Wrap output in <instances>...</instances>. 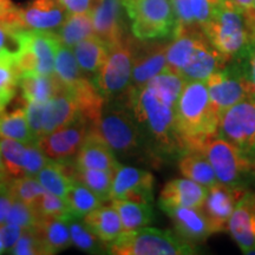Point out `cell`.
Returning <instances> with one entry per match:
<instances>
[{"mask_svg":"<svg viewBox=\"0 0 255 255\" xmlns=\"http://www.w3.org/2000/svg\"><path fill=\"white\" fill-rule=\"evenodd\" d=\"M144 133L155 158L180 156L184 151L175 121V107L165 102L148 85L129 89L120 96Z\"/></svg>","mask_w":255,"mask_h":255,"instance_id":"cell-1","label":"cell"},{"mask_svg":"<svg viewBox=\"0 0 255 255\" xmlns=\"http://www.w3.org/2000/svg\"><path fill=\"white\" fill-rule=\"evenodd\" d=\"M175 121L184 151L200 148L207 138L218 135L220 115L213 107L206 82L186 83L175 107Z\"/></svg>","mask_w":255,"mask_h":255,"instance_id":"cell-2","label":"cell"},{"mask_svg":"<svg viewBox=\"0 0 255 255\" xmlns=\"http://www.w3.org/2000/svg\"><path fill=\"white\" fill-rule=\"evenodd\" d=\"M202 30L228 63L247 58L255 49V18L239 8L232 0H221Z\"/></svg>","mask_w":255,"mask_h":255,"instance_id":"cell-3","label":"cell"},{"mask_svg":"<svg viewBox=\"0 0 255 255\" xmlns=\"http://www.w3.org/2000/svg\"><path fill=\"white\" fill-rule=\"evenodd\" d=\"M91 128L121 158L137 161L155 158L131 111L119 98L107 101L101 119Z\"/></svg>","mask_w":255,"mask_h":255,"instance_id":"cell-4","label":"cell"},{"mask_svg":"<svg viewBox=\"0 0 255 255\" xmlns=\"http://www.w3.org/2000/svg\"><path fill=\"white\" fill-rule=\"evenodd\" d=\"M107 252L114 255H190L196 247L177 233L143 227L121 234L107 244Z\"/></svg>","mask_w":255,"mask_h":255,"instance_id":"cell-5","label":"cell"},{"mask_svg":"<svg viewBox=\"0 0 255 255\" xmlns=\"http://www.w3.org/2000/svg\"><path fill=\"white\" fill-rule=\"evenodd\" d=\"M131 20L133 37L138 40L167 38L176 28V17L170 0H123Z\"/></svg>","mask_w":255,"mask_h":255,"instance_id":"cell-6","label":"cell"},{"mask_svg":"<svg viewBox=\"0 0 255 255\" xmlns=\"http://www.w3.org/2000/svg\"><path fill=\"white\" fill-rule=\"evenodd\" d=\"M247 58L232 60L206 81L210 101L220 117L239 102L254 98V87L248 71Z\"/></svg>","mask_w":255,"mask_h":255,"instance_id":"cell-7","label":"cell"},{"mask_svg":"<svg viewBox=\"0 0 255 255\" xmlns=\"http://www.w3.org/2000/svg\"><path fill=\"white\" fill-rule=\"evenodd\" d=\"M197 149L205 152L220 183L245 189L255 174V167L250 159L219 133L207 138Z\"/></svg>","mask_w":255,"mask_h":255,"instance_id":"cell-8","label":"cell"},{"mask_svg":"<svg viewBox=\"0 0 255 255\" xmlns=\"http://www.w3.org/2000/svg\"><path fill=\"white\" fill-rule=\"evenodd\" d=\"M15 62L20 75L55 72L57 47L60 41L56 31H38L21 28L18 33Z\"/></svg>","mask_w":255,"mask_h":255,"instance_id":"cell-9","label":"cell"},{"mask_svg":"<svg viewBox=\"0 0 255 255\" xmlns=\"http://www.w3.org/2000/svg\"><path fill=\"white\" fill-rule=\"evenodd\" d=\"M135 45L136 40L126 36L117 45L111 47L107 62L96 73L94 83L107 101L115 100L129 90Z\"/></svg>","mask_w":255,"mask_h":255,"instance_id":"cell-10","label":"cell"},{"mask_svg":"<svg viewBox=\"0 0 255 255\" xmlns=\"http://www.w3.org/2000/svg\"><path fill=\"white\" fill-rule=\"evenodd\" d=\"M25 109L28 124L37 141L40 137L53 132L82 117L77 101L68 89L63 94L44 103L25 102Z\"/></svg>","mask_w":255,"mask_h":255,"instance_id":"cell-11","label":"cell"},{"mask_svg":"<svg viewBox=\"0 0 255 255\" xmlns=\"http://www.w3.org/2000/svg\"><path fill=\"white\" fill-rule=\"evenodd\" d=\"M219 136L235 145L255 167V100L247 98L221 115Z\"/></svg>","mask_w":255,"mask_h":255,"instance_id":"cell-12","label":"cell"},{"mask_svg":"<svg viewBox=\"0 0 255 255\" xmlns=\"http://www.w3.org/2000/svg\"><path fill=\"white\" fill-rule=\"evenodd\" d=\"M90 129V123L81 117L68 126L40 137L37 144L53 161L72 159L73 156L77 155Z\"/></svg>","mask_w":255,"mask_h":255,"instance_id":"cell-13","label":"cell"},{"mask_svg":"<svg viewBox=\"0 0 255 255\" xmlns=\"http://www.w3.org/2000/svg\"><path fill=\"white\" fill-rule=\"evenodd\" d=\"M154 183V175L150 171L132 165H121L115 173L110 200L121 199L151 205Z\"/></svg>","mask_w":255,"mask_h":255,"instance_id":"cell-14","label":"cell"},{"mask_svg":"<svg viewBox=\"0 0 255 255\" xmlns=\"http://www.w3.org/2000/svg\"><path fill=\"white\" fill-rule=\"evenodd\" d=\"M168 44L157 41H136L131 85L129 89H141L158 73L167 69Z\"/></svg>","mask_w":255,"mask_h":255,"instance_id":"cell-15","label":"cell"},{"mask_svg":"<svg viewBox=\"0 0 255 255\" xmlns=\"http://www.w3.org/2000/svg\"><path fill=\"white\" fill-rule=\"evenodd\" d=\"M245 191L242 188H233L220 182L208 188L202 210L215 233L227 229L229 219Z\"/></svg>","mask_w":255,"mask_h":255,"instance_id":"cell-16","label":"cell"},{"mask_svg":"<svg viewBox=\"0 0 255 255\" xmlns=\"http://www.w3.org/2000/svg\"><path fill=\"white\" fill-rule=\"evenodd\" d=\"M227 231L242 253H255V193L245 191L228 221Z\"/></svg>","mask_w":255,"mask_h":255,"instance_id":"cell-17","label":"cell"},{"mask_svg":"<svg viewBox=\"0 0 255 255\" xmlns=\"http://www.w3.org/2000/svg\"><path fill=\"white\" fill-rule=\"evenodd\" d=\"M162 210L171 219L177 234L190 244L206 241L215 233L202 208L167 207Z\"/></svg>","mask_w":255,"mask_h":255,"instance_id":"cell-18","label":"cell"},{"mask_svg":"<svg viewBox=\"0 0 255 255\" xmlns=\"http://www.w3.org/2000/svg\"><path fill=\"white\" fill-rule=\"evenodd\" d=\"M123 0H102L92 12L96 37L114 47L126 38Z\"/></svg>","mask_w":255,"mask_h":255,"instance_id":"cell-19","label":"cell"},{"mask_svg":"<svg viewBox=\"0 0 255 255\" xmlns=\"http://www.w3.org/2000/svg\"><path fill=\"white\" fill-rule=\"evenodd\" d=\"M69 12L59 0H33L20 8L21 27L38 31H55L62 26Z\"/></svg>","mask_w":255,"mask_h":255,"instance_id":"cell-20","label":"cell"},{"mask_svg":"<svg viewBox=\"0 0 255 255\" xmlns=\"http://www.w3.org/2000/svg\"><path fill=\"white\" fill-rule=\"evenodd\" d=\"M227 64L228 62L225 57L212 45L205 34L194 49L186 65L181 70L180 76L186 82H206L210 75Z\"/></svg>","mask_w":255,"mask_h":255,"instance_id":"cell-21","label":"cell"},{"mask_svg":"<svg viewBox=\"0 0 255 255\" xmlns=\"http://www.w3.org/2000/svg\"><path fill=\"white\" fill-rule=\"evenodd\" d=\"M75 163L78 167L101 169L115 173L122 165L113 149L92 128L76 155Z\"/></svg>","mask_w":255,"mask_h":255,"instance_id":"cell-22","label":"cell"},{"mask_svg":"<svg viewBox=\"0 0 255 255\" xmlns=\"http://www.w3.org/2000/svg\"><path fill=\"white\" fill-rule=\"evenodd\" d=\"M208 188L201 186L190 178H175L163 187L159 195L161 209L167 207H190L202 208Z\"/></svg>","mask_w":255,"mask_h":255,"instance_id":"cell-23","label":"cell"},{"mask_svg":"<svg viewBox=\"0 0 255 255\" xmlns=\"http://www.w3.org/2000/svg\"><path fill=\"white\" fill-rule=\"evenodd\" d=\"M19 88L23 100L33 103H44L66 91V87L56 72L49 75L23 73L19 78Z\"/></svg>","mask_w":255,"mask_h":255,"instance_id":"cell-24","label":"cell"},{"mask_svg":"<svg viewBox=\"0 0 255 255\" xmlns=\"http://www.w3.org/2000/svg\"><path fill=\"white\" fill-rule=\"evenodd\" d=\"M75 171V162L72 159L66 161H53L50 162L36 175L44 189L57 196L65 197L70 188L76 182L73 177Z\"/></svg>","mask_w":255,"mask_h":255,"instance_id":"cell-25","label":"cell"},{"mask_svg":"<svg viewBox=\"0 0 255 255\" xmlns=\"http://www.w3.org/2000/svg\"><path fill=\"white\" fill-rule=\"evenodd\" d=\"M178 168L184 177L206 188L219 182L213 165L201 149H188L182 152L178 159Z\"/></svg>","mask_w":255,"mask_h":255,"instance_id":"cell-26","label":"cell"},{"mask_svg":"<svg viewBox=\"0 0 255 255\" xmlns=\"http://www.w3.org/2000/svg\"><path fill=\"white\" fill-rule=\"evenodd\" d=\"M87 227L104 244H109L123 234V225L113 206H101L83 218Z\"/></svg>","mask_w":255,"mask_h":255,"instance_id":"cell-27","label":"cell"},{"mask_svg":"<svg viewBox=\"0 0 255 255\" xmlns=\"http://www.w3.org/2000/svg\"><path fill=\"white\" fill-rule=\"evenodd\" d=\"M72 50L77 58L79 68L87 76H96L107 62L110 53V47L96 36L82 40L73 46Z\"/></svg>","mask_w":255,"mask_h":255,"instance_id":"cell-28","label":"cell"},{"mask_svg":"<svg viewBox=\"0 0 255 255\" xmlns=\"http://www.w3.org/2000/svg\"><path fill=\"white\" fill-rule=\"evenodd\" d=\"M34 229L43 241L49 255L59 253L72 245L68 220L41 218Z\"/></svg>","mask_w":255,"mask_h":255,"instance_id":"cell-29","label":"cell"},{"mask_svg":"<svg viewBox=\"0 0 255 255\" xmlns=\"http://www.w3.org/2000/svg\"><path fill=\"white\" fill-rule=\"evenodd\" d=\"M111 206L119 213L123 225V233L148 227L154 221V210L149 203H139L133 201L114 199Z\"/></svg>","mask_w":255,"mask_h":255,"instance_id":"cell-30","label":"cell"},{"mask_svg":"<svg viewBox=\"0 0 255 255\" xmlns=\"http://www.w3.org/2000/svg\"><path fill=\"white\" fill-rule=\"evenodd\" d=\"M0 139L37 143L36 137L28 124L25 105L9 113H0Z\"/></svg>","mask_w":255,"mask_h":255,"instance_id":"cell-31","label":"cell"},{"mask_svg":"<svg viewBox=\"0 0 255 255\" xmlns=\"http://www.w3.org/2000/svg\"><path fill=\"white\" fill-rule=\"evenodd\" d=\"M56 33L64 45L71 49L82 40L96 36L91 13H69Z\"/></svg>","mask_w":255,"mask_h":255,"instance_id":"cell-32","label":"cell"},{"mask_svg":"<svg viewBox=\"0 0 255 255\" xmlns=\"http://www.w3.org/2000/svg\"><path fill=\"white\" fill-rule=\"evenodd\" d=\"M19 78L20 72L15 62V52H0V113H4L17 94Z\"/></svg>","mask_w":255,"mask_h":255,"instance_id":"cell-33","label":"cell"},{"mask_svg":"<svg viewBox=\"0 0 255 255\" xmlns=\"http://www.w3.org/2000/svg\"><path fill=\"white\" fill-rule=\"evenodd\" d=\"M64 199L68 203L72 218L76 219H83L92 210L103 206L104 202V200L101 196H98L95 191L83 186L77 181L72 184V187L70 188Z\"/></svg>","mask_w":255,"mask_h":255,"instance_id":"cell-34","label":"cell"},{"mask_svg":"<svg viewBox=\"0 0 255 255\" xmlns=\"http://www.w3.org/2000/svg\"><path fill=\"white\" fill-rule=\"evenodd\" d=\"M73 177L77 182L95 191L104 201H110V191L111 188H113L115 171L83 168L78 167L75 163Z\"/></svg>","mask_w":255,"mask_h":255,"instance_id":"cell-35","label":"cell"},{"mask_svg":"<svg viewBox=\"0 0 255 255\" xmlns=\"http://www.w3.org/2000/svg\"><path fill=\"white\" fill-rule=\"evenodd\" d=\"M55 72L66 89L73 87L83 78L87 77V75H84L79 68L73 50L71 47L64 45L63 43H60L57 47Z\"/></svg>","mask_w":255,"mask_h":255,"instance_id":"cell-36","label":"cell"},{"mask_svg":"<svg viewBox=\"0 0 255 255\" xmlns=\"http://www.w3.org/2000/svg\"><path fill=\"white\" fill-rule=\"evenodd\" d=\"M186 83L187 82L180 75L169 71V70H164L163 72L158 73L157 76L150 79L146 85L151 88L165 102L176 107Z\"/></svg>","mask_w":255,"mask_h":255,"instance_id":"cell-37","label":"cell"},{"mask_svg":"<svg viewBox=\"0 0 255 255\" xmlns=\"http://www.w3.org/2000/svg\"><path fill=\"white\" fill-rule=\"evenodd\" d=\"M70 234H71L72 245L83 252L91 254H103L108 253L107 244H104L101 239H98L87 227L84 221H81V219L71 218L68 220Z\"/></svg>","mask_w":255,"mask_h":255,"instance_id":"cell-38","label":"cell"},{"mask_svg":"<svg viewBox=\"0 0 255 255\" xmlns=\"http://www.w3.org/2000/svg\"><path fill=\"white\" fill-rule=\"evenodd\" d=\"M28 143H23L14 139H0V152L12 178L24 176V164L26 158Z\"/></svg>","mask_w":255,"mask_h":255,"instance_id":"cell-39","label":"cell"},{"mask_svg":"<svg viewBox=\"0 0 255 255\" xmlns=\"http://www.w3.org/2000/svg\"><path fill=\"white\" fill-rule=\"evenodd\" d=\"M8 191L14 200L36 207L38 201L41 199L46 190L37 180V177L21 176L11 178L8 181Z\"/></svg>","mask_w":255,"mask_h":255,"instance_id":"cell-40","label":"cell"},{"mask_svg":"<svg viewBox=\"0 0 255 255\" xmlns=\"http://www.w3.org/2000/svg\"><path fill=\"white\" fill-rule=\"evenodd\" d=\"M34 208L39 213L40 218H55L63 220L72 218L65 199L57 196L55 194H51L49 191H45V194L38 201Z\"/></svg>","mask_w":255,"mask_h":255,"instance_id":"cell-41","label":"cell"},{"mask_svg":"<svg viewBox=\"0 0 255 255\" xmlns=\"http://www.w3.org/2000/svg\"><path fill=\"white\" fill-rule=\"evenodd\" d=\"M40 215L33 206L21 202L19 200H13L5 223H13L20 226L24 229L36 228L40 221Z\"/></svg>","mask_w":255,"mask_h":255,"instance_id":"cell-42","label":"cell"},{"mask_svg":"<svg viewBox=\"0 0 255 255\" xmlns=\"http://www.w3.org/2000/svg\"><path fill=\"white\" fill-rule=\"evenodd\" d=\"M9 254L14 255H49L43 241L34 228L25 229Z\"/></svg>","mask_w":255,"mask_h":255,"instance_id":"cell-43","label":"cell"},{"mask_svg":"<svg viewBox=\"0 0 255 255\" xmlns=\"http://www.w3.org/2000/svg\"><path fill=\"white\" fill-rule=\"evenodd\" d=\"M170 1L171 5H173L175 17H176V28L199 26L195 20V17H194L191 0H170Z\"/></svg>","mask_w":255,"mask_h":255,"instance_id":"cell-44","label":"cell"},{"mask_svg":"<svg viewBox=\"0 0 255 255\" xmlns=\"http://www.w3.org/2000/svg\"><path fill=\"white\" fill-rule=\"evenodd\" d=\"M220 2L221 0H191L194 17L201 28L212 19Z\"/></svg>","mask_w":255,"mask_h":255,"instance_id":"cell-45","label":"cell"},{"mask_svg":"<svg viewBox=\"0 0 255 255\" xmlns=\"http://www.w3.org/2000/svg\"><path fill=\"white\" fill-rule=\"evenodd\" d=\"M20 30L21 27L14 25L0 24V52L2 51L17 52L19 46L18 33Z\"/></svg>","mask_w":255,"mask_h":255,"instance_id":"cell-46","label":"cell"},{"mask_svg":"<svg viewBox=\"0 0 255 255\" xmlns=\"http://www.w3.org/2000/svg\"><path fill=\"white\" fill-rule=\"evenodd\" d=\"M24 231V228L18 225H13V223H4L0 226V237H1L6 253H9L12 251Z\"/></svg>","mask_w":255,"mask_h":255,"instance_id":"cell-47","label":"cell"},{"mask_svg":"<svg viewBox=\"0 0 255 255\" xmlns=\"http://www.w3.org/2000/svg\"><path fill=\"white\" fill-rule=\"evenodd\" d=\"M0 24L21 27L20 8L17 7L11 0H0Z\"/></svg>","mask_w":255,"mask_h":255,"instance_id":"cell-48","label":"cell"},{"mask_svg":"<svg viewBox=\"0 0 255 255\" xmlns=\"http://www.w3.org/2000/svg\"><path fill=\"white\" fill-rule=\"evenodd\" d=\"M69 13H92L102 0H59Z\"/></svg>","mask_w":255,"mask_h":255,"instance_id":"cell-49","label":"cell"},{"mask_svg":"<svg viewBox=\"0 0 255 255\" xmlns=\"http://www.w3.org/2000/svg\"><path fill=\"white\" fill-rule=\"evenodd\" d=\"M8 181L0 183V226L5 223L6 216H7L9 208H11L14 200L8 191Z\"/></svg>","mask_w":255,"mask_h":255,"instance_id":"cell-50","label":"cell"},{"mask_svg":"<svg viewBox=\"0 0 255 255\" xmlns=\"http://www.w3.org/2000/svg\"><path fill=\"white\" fill-rule=\"evenodd\" d=\"M239 8L246 12L251 17L255 18V2L254 0H232Z\"/></svg>","mask_w":255,"mask_h":255,"instance_id":"cell-51","label":"cell"},{"mask_svg":"<svg viewBox=\"0 0 255 255\" xmlns=\"http://www.w3.org/2000/svg\"><path fill=\"white\" fill-rule=\"evenodd\" d=\"M248 71H250V76L253 83L254 87V100H255V49L252 51L251 55L248 56Z\"/></svg>","mask_w":255,"mask_h":255,"instance_id":"cell-52","label":"cell"},{"mask_svg":"<svg viewBox=\"0 0 255 255\" xmlns=\"http://www.w3.org/2000/svg\"><path fill=\"white\" fill-rule=\"evenodd\" d=\"M9 178H12L7 173V169L4 163V159H2L1 152H0V183L7 182Z\"/></svg>","mask_w":255,"mask_h":255,"instance_id":"cell-53","label":"cell"},{"mask_svg":"<svg viewBox=\"0 0 255 255\" xmlns=\"http://www.w3.org/2000/svg\"><path fill=\"white\" fill-rule=\"evenodd\" d=\"M2 253H5V247H4V244H2L1 237H0V254Z\"/></svg>","mask_w":255,"mask_h":255,"instance_id":"cell-54","label":"cell"},{"mask_svg":"<svg viewBox=\"0 0 255 255\" xmlns=\"http://www.w3.org/2000/svg\"><path fill=\"white\" fill-rule=\"evenodd\" d=\"M254 2H255V0H254Z\"/></svg>","mask_w":255,"mask_h":255,"instance_id":"cell-55","label":"cell"}]
</instances>
